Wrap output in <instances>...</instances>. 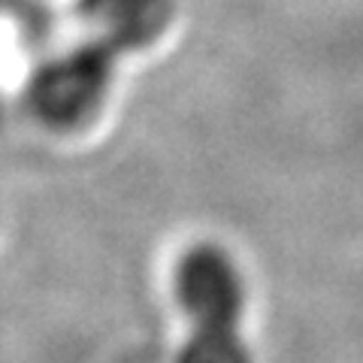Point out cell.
<instances>
[{
    "instance_id": "cell-1",
    "label": "cell",
    "mask_w": 363,
    "mask_h": 363,
    "mask_svg": "<svg viewBox=\"0 0 363 363\" xmlns=\"http://www.w3.org/2000/svg\"><path fill=\"white\" fill-rule=\"evenodd\" d=\"M176 297L191 327L176 363H252L240 333L245 285L224 248L194 245L185 252L176 269Z\"/></svg>"
},
{
    "instance_id": "cell-2",
    "label": "cell",
    "mask_w": 363,
    "mask_h": 363,
    "mask_svg": "<svg viewBox=\"0 0 363 363\" xmlns=\"http://www.w3.org/2000/svg\"><path fill=\"white\" fill-rule=\"evenodd\" d=\"M116 55L109 45L88 40L45 61L28 82V104L49 128H79L100 112L112 85Z\"/></svg>"
},
{
    "instance_id": "cell-3",
    "label": "cell",
    "mask_w": 363,
    "mask_h": 363,
    "mask_svg": "<svg viewBox=\"0 0 363 363\" xmlns=\"http://www.w3.org/2000/svg\"><path fill=\"white\" fill-rule=\"evenodd\" d=\"M82 18L94 30V40L112 52H133L149 45L167 30L173 18L169 0H82Z\"/></svg>"
}]
</instances>
